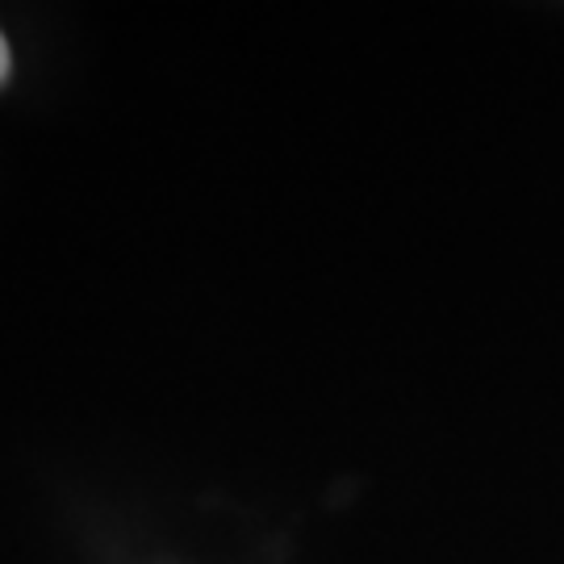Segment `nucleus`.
Wrapping results in <instances>:
<instances>
[{"label":"nucleus","mask_w":564,"mask_h":564,"mask_svg":"<svg viewBox=\"0 0 564 564\" xmlns=\"http://www.w3.org/2000/svg\"><path fill=\"white\" fill-rule=\"evenodd\" d=\"M9 76V42H4V34H0V80Z\"/></svg>","instance_id":"f257e3e1"}]
</instances>
